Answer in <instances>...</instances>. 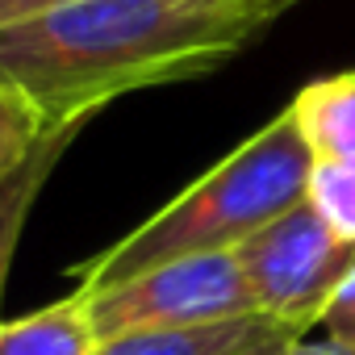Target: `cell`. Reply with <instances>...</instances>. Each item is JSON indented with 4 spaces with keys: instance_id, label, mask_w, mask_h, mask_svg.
<instances>
[{
    "instance_id": "1",
    "label": "cell",
    "mask_w": 355,
    "mask_h": 355,
    "mask_svg": "<svg viewBox=\"0 0 355 355\" xmlns=\"http://www.w3.org/2000/svg\"><path fill=\"white\" fill-rule=\"evenodd\" d=\"M272 17L280 0H76L0 26V88L46 121L96 117L125 92L214 71Z\"/></svg>"
},
{
    "instance_id": "2",
    "label": "cell",
    "mask_w": 355,
    "mask_h": 355,
    "mask_svg": "<svg viewBox=\"0 0 355 355\" xmlns=\"http://www.w3.org/2000/svg\"><path fill=\"white\" fill-rule=\"evenodd\" d=\"M309 167L313 150L305 146L297 117L284 109L247 142H239L218 167H209L197 184L150 214L138 230L84 263L71 293L92 297L189 255L239 251L251 234L305 201Z\"/></svg>"
},
{
    "instance_id": "3",
    "label": "cell",
    "mask_w": 355,
    "mask_h": 355,
    "mask_svg": "<svg viewBox=\"0 0 355 355\" xmlns=\"http://www.w3.org/2000/svg\"><path fill=\"white\" fill-rule=\"evenodd\" d=\"M71 297L84 305L96 343L138 330H189V326H214V322L259 313L234 251L189 255L150 268L117 288L92 297L71 293Z\"/></svg>"
},
{
    "instance_id": "4",
    "label": "cell",
    "mask_w": 355,
    "mask_h": 355,
    "mask_svg": "<svg viewBox=\"0 0 355 355\" xmlns=\"http://www.w3.org/2000/svg\"><path fill=\"white\" fill-rule=\"evenodd\" d=\"M234 255L255 309L288 326L293 334H305L326 318L334 288L355 268V247L334 239L330 226L309 209V201H297L288 214L268 222Z\"/></svg>"
},
{
    "instance_id": "5",
    "label": "cell",
    "mask_w": 355,
    "mask_h": 355,
    "mask_svg": "<svg viewBox=\"0 0 355 355\" xmlns=\"http://www.w3.org/2000/svg\"><path fill=\"white\" fill-rule=\"evenodd\" d=\"M92 117H67V121H51L46 134L38 138V146L0 180V297H5V280H9V263L17 255V239L30 222V209L38 201V193L46 189L51 171L59 167V159L67 155V146L80 138V130Z\"/></svg>"
},
{
    "instance_id": "6",
    "label": "cell",
    "mask_w": 355,
    "mask_h": 355,
    "mask_svg": "<svg viewBox=\"0 0 355 355\" xmlns=\"http://www.w3.org/2000/svg\"><path fill=\"white\" fill-rule=\"evenodd\" d=\"M288 113L297 117V130L318 163H338L355 171V71L305 84L288 101Z\"/></svg>"
},
{
    "instance_id": "7",
    "label": "cell",
    "mask_w": 355,
    "mask_h": 355,
    "mask_svg": "<svg viewBox=\"0 0 355 355\" xmlns=\"http://www.w3.org/2000/svg\"><path fill=\"white\" fill-rule=\"evenodd\" d=\"M276 330H288V326H280L263 313H247V318H230V322H214V326H189V330L121 334V338L101 343L96 355H239Z\"/></svg>"
},
{
    "instance_id": "8",
    "label": "cell",
    "mask_w": 355,
    "mask_h": 355,
    "mask_svg": "<svg viewBox=\"0 0 355 355\" xmlns=\"http://www.w3.org/2000/svg\"><path fill=\"white\" fill-rule=\"evenodd\" d=\"M96 334L76 297L17 322H0V355H96Z\"/></svg>"
},
{
    "instance_id": "9",
    "label": "cell",
    "mask_w": 355,
    "mask_h": 355,
    "mask_svg": "<svg viewBox=\"0 0 355 355\" xmlns=\"http://www.w3.org/2000/svg\"><path fill=\"white\" fill-rule=\"evenodd\" d=\"M309 209L330 226L334 239L355 247V171L338 163H318L309 167V184H305Z\"/></svg>"
},
{
    "instance_id": "10",
    "label": "cell",
    "mask_w": 355,
    "mask_h": 355,
    "mask_svg": "<svg viewBox=\"0 0 355 355\" xmlns=\"http://www.w3.org/2000/svg\"><path fill=\"white\" fill-rule=\"evenodd\" d=\"M46 117L17 92L0 88V180L38 146V138L46 134Z\"/></svg>"
},
{
    "instance_id": "11",
    "label": "cell",
    "mask_w": 355,
    "mask_h": 355,
    "mask_svg": "<svg viewBox=\"0 0 355 355\" xmlns=\"http://www.w3.org/2000/svg\"><path fill=\"white\" fill-rule=\"evenodd\" d=\"M63 5H76V0H0V26H13V21L38 17L51 9H63Z\"/></svg>"
},
{
    "instance_id": "12",
    "label": "cell",
    "mask_w": 355,
    "mask_h": 355,
    "mask_svg": "<svg viewBox=\"0 0 355 355\" xmlns=\"http://www.w3.org/2000/svg\"><path fill=\"white\" fill-rule=\"evenodd\" d=\"M297 343H301V334H293V330H276V334H268L263 343H255V347H247V351H239V355H288Z\"/></svg>"
},
{
    "instance_id": "13",
    "label": "cell",
    "mask_w": 355,
    "mask_h": 355,
    "mask_svg": "<svg viewBox=\"0 0 355 355\" xmlns=\"http://www.w3.org/2000/svg\"><path fill=\"white\" fill-rule=\"evenodd\" d=\"M288 355H355V347L343 343V338H330V334H326V338H318V343H305V338H301Z\"/></svg>"
},
{
    "instance_id": "14",
    "label": "cell",
    "mask_w": 355,
    "mask_h": 355,
    "mask_svg": "<svg viewBox=\"0 0 355 355\" xmlns=\"http://www.w3.org/2000/svg\"><path fill=\"white\" fill-rule=\"evenodd\" d=\"M326 334H330V338H343V343H351V347H355V313H351L347 322H338V326H330Z\"/></svg>"
},
{
    "instance_id": "15",
    "label": "cell",
    "mask_w": 355,
    "mask_h": 355,
    "mask_svg": "<svg viewBox=\"0 0 355 355\" xmlns=\"http://www.w3.org/2000/svg\"><path fill=\"white\" fill-rule=\"evenodd\" d=\"M293 5H301V0H280V13H284V9H293Z\"/></svg>"
}]
</instances>
